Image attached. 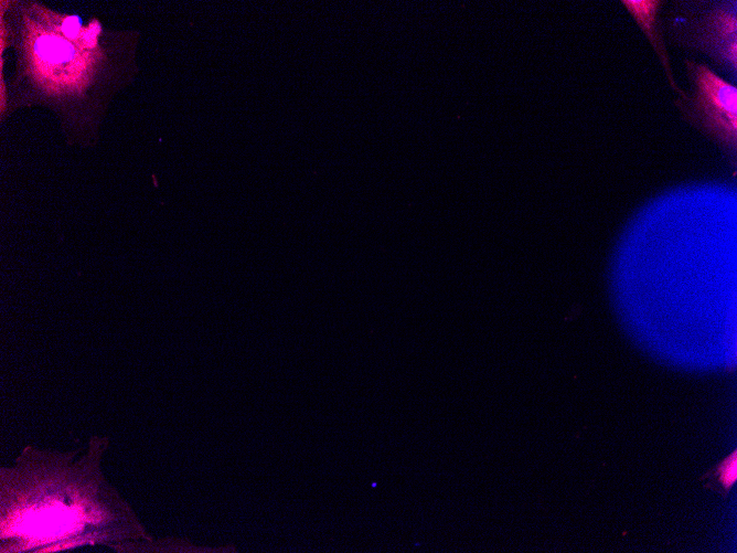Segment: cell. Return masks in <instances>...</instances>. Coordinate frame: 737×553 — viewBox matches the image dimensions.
Returning a JSON list of instances; mask_svg holds the SVG:
<instances>
[{
	"label": "cell",
	"instance_id": "cell-5",
	"mask_svg": "<svg viewBox=\"0 0 737 553\" xmlns=\"http://www.w3.org/2000/svg\"><path fill=\"white\" fill-rule=\"evenodd\" d=\"M716 477L705 485L706 488L727 493L737 479V451L734 450L727 458L720 461L715 468L703 475L702 479Z\"/></svg>",
	"mask_w": 737,
	"mask_h": 553
},
{
	"label": "cell",
	"instance_id": "cell-3",
	"mask_svg": "<svg viewBox=\"0 0 737 553\" xmlns=\"http://www.w3.org/2000/svg\"><path fill=\"white\" fill-rule=\"evenodd\" d=\"M690 41L719 62L737 67V15L735 4H719L692 21Z\"/></svg>",
	"mask_w": 737,
	"mask_h": 553
},
{
	"label": "cell",
	"instance_id": "cell-1",
	"mask_svg": "<svg viewBox=\"0 0 737 553\" xmlns=\"http://www.w3.org/2000/svg\"><path fill=\"white\" fill-rule=\"evenodd\" d=\"M104 439L77 459L26 448L1 470L2 552L56 551L149 536L99 470Z\"/></svg>",
	"mask_w": 737,
	"mask_h": 553
},
{
	"label": "cell",
	"instance_id": "cell-6",
	"mask_svg": "<svg viewBox=\"0 0 737 553\" xmlns=\"http://www.w3.org/2000/svg\"><path fill=\"white\" fill-rule=\"evenodd\" d=\"M78 29V19L76 17H71L62 23V32L67 38L76 36Z\"/></svg>",
	"mask_w": 737,
	"mask_h": 553
},
{
	"label": "cell",
	"instance_id": "cell-2",
	"mask_svg": "<svg viewBox=\"0 0 737 553\" xmlns=\"http://www.w3.org/2000/svg\"><path fill=\"white\" fill-rule=\"evenodd\" d=\"M694 91L675 104L685 119L735 152L737 145V88L705 64L685 60Z\"/></svg>",
	"mask_w": 737,
	"mask_h": 553
},
{
	"label": "cell",
	"instance_id": "cell-4",
	"mask_svg": "<svg viewBox=\"0 0 737 553\" xmlns=\"http://www.w3.org/2000/svg\"><path fill=\"white\" fill-rule=\"evenodd\" d=\"M621 3L628 9L632 18L649 39L665 70L672 88L680 94L681 98H684L686 93H684L674 81L665 44L658 31L656 15L663 2L658 0H623Z\"/></svg>",
	"mask_w": 737,
	"mask_h": 553
}]
</instances>
